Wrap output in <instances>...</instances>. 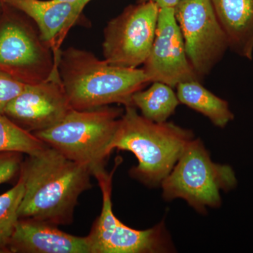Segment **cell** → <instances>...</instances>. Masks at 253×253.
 I'll use <instances>...</instances> for the list:
<instances>
[{"instance_id": "obj_15", "label": "cell", "mask_w": 253, "mask_h": 253, "mask_svg": "<svg viewBox=\"0 0 253 253\" xmlns=\"http://www.w3.org/2000/svg\"><path fill=\"white\" fill-rule=\"evenodd\" d=\"M176 87L180 104L201 113L218 127H225L234 120L229 103L204 87L201 82H184Z\"/></svg>"}, {"instance_id": "obj_19", "label": "cell", "mask_w": 253, "mask_h": 253, "mask_svg": "<svg viewBox=\"0 0 253 253\" xmlns=\"http://www.w3.org/2000/svg\"><path fill=\"white\" fill-rule=\"evenodd\" d=\"M26 85L0 71V114H4L7 105L23 90Z\"/></svg>"}, {"instance_id": "obj_23", "label": "cell", "mask_w": 253, "mask_h": 253, "mask_svg": "<svg viewBox=\"0 0 253 253\" xmlns=\"http://www.w3.org/2000/svg\"><path fill=\"white\" fill-rule=\"evenodd\" d=\"M54 1H63V2H76L79 0H53Z\"/></svg>"}, {"instance_id": "obj_5", "label": "cell", "mask_w": 253, "mask_h": 253, "mask_svg": "<svg viewBox=\"0 0 253 253\" xmlns=\"http://www.w3.org/2000/svg\"><path fill=\"white\" fill-rule=\"evenodd\" d=\"M237 184L233 168L213 162L201 139L194 138L161 186L166 201L184 200L196 212L205 214L207 208L220 207L221 191L235 189Z\"/></svg>"}, {"instance_id": "obj_18", "label": "cell", "mask_w": 253, "mask_h": 253, "mask_svg": "<svg viewBox=\"0 0 253 253\" xmlns=\"http://www.w3.org/2000/svg\"><path fill=\"white\" fill-rule=\"evenodd\" d=\"M24 194V184L21 178L17 184L0 195V253H9V244L17 224L18 209Z\"/></svg>"}, {"instance_id": "obj_14", "label": "cell", "mask_w": 253, "mask_h": 253, "mask_svg": "<svg viewBox=\"0 0 253 253\" xmlns=\"http://www.w3.org/2000/svg\"><path fill=\"white\" fill-rule=\"evenodd\" d=\"M229 48L246 59L253 57V0H211Z\"/></svg>"}, {"instance_id": "obj_22", "label": "cell", "mask_w": 253, "mask_h": 253, "mask_svg": "<svg viewBox=\"0 0 253 253\" xmlns=\"http://www.w3.org/2000/svg\"><path fill=\"white\" fill-rule=\"evenodd\" d=\"M5 4L3 0H0V18L2 15L3 11H4Z\"/></svg>"}, {"instance_id": "obj_16", "label": "cell", "mask_w": 253, "mask_h": 253, "mask_svg": "<svg viewBox=\"0 0 253 253\" xmlns=\"http://www.w3.org/2000/svg\"><path fill=\"white\" fill-rule=\"evenodd\" d=\"M180 104L172 87L160 82H154L146 90L136 91L132 96V104L141 115L153 122H167Z\"/></svg>"}, {"instance_id": "obj_21", "label": "cell", "mask_w": 253, "mask_h": 253, "mask_svg": "<svg viewBox=\"0 0 253 253\" xmlns=\"http://www.w3.org/2000/svg\"><path fill=\"white\" fill-rule=\"evenodd\" d=\"M180 0H137L136 3L146 2V1H153L156 3L160 8L173 7L176 6Z\"/></svg>"}, {"instance_id": "obj_2", "label": "cell", "mask_w": 253, "mask_h": 253, "mask_svg": "<svg viewBox=\"0 0 253 253\" xmlns=\"http://www.w3.org/2000/svg\"><path fill=\"white\" fill-rule=\"evenodd\" d=\"M60 79L72 109L83 111L132 104V96L151 83L144 71L100 60L90 51L71 47L56 56Z\"/></svg>"}, {"instance_id": "obj_8", "label": "cell", "mask_w": 253, "mask_h": 253, "mask_svg": "<svg viewBox=\"0 0 253 253\" xmlns=\"http://www.w3.org/2000/svg\"><path fill=\"white\" fill-rule=\"evenodd\" d=\"M159 10L153 1L136 3L111 19L104 30L105 61L126 68L144 64L154 44Z\"/></svg>"}, {"instance_id": "obj_6", "label": "cell", "mask_w": 253, "mask_h": 253, "mask_svg": "<svg viewBox=\"0 0 253 253\" xmlns=\"http://www.w3.org/2000/svg\"><path fill=\"white\" fill-rule=\"evenodd\" d=\"M28 18L5 4L0 18V71L23 84H34L53 76L57 60Z\"/></svg>"}, {"instance_id": "obj_1", "label": "cell", "mask_w": 253, "mask_h": 253, "mask_svg": "<svg viewBox=\"0 0 253 253\" xmlns=\"http://www.w3.org/2000/svg\"><path fill=\"white\" fill-rule=\"evenodd\" d=\"M91 175L87 166L49 146L28 156L20 171L24 194L18 217L57 226L71 224L80 196L91 188Z\"/></svg>"}, {"instance_id": "obj_20", "label": "cell", "mask_w": 253, "mask_h": 253, "mask_svg": "<svg viewBox=\"0 0 253 253\" xmlns=\"http://www.w3.org/2000/svg\"><path fill=\"white\" fill-rule=\"evenodd\" d=\"M23 154L0 152V184L8 182L21 171Z\"/></svg>"}, {"instance_id": "obj_9", "label": "cell", "mask_w": 253, "mask_h": 253, "mask_svg": "<svg viewBox=\"0 0 253 253\" xmlns=\"http://www.w3.org/2000/svg\"><path fill=\"white\" fill-rule=\"evenodd\" d=\"M174 9L188 59L203 80L229 48L225 32L211 0H180Z\"/></svg>"}, {"instance_id": "obj_3", "label": "cell", "mask_w": 253, "mask_h": 253, "mask_svg": "<svg viewBox=\"0 0 253 253\" xmlns=\"http://www.w3.org/2000/svg\"><path fill=\"white\" fill-rule=\"evenodd\" d=\"M194 138L192 131L174 123L146 119L131 105L125 106L111 149L132 153L138 165L129 174L144 185L156 188L161 185Z\"/></svg>"}, {"instance_id": "obj_13", "label": "cell", "mask_w": 253, "mask_h": 253, "mask_svg": "<svg viewBox=\"0 0 253 253\" xmlns=\"http://www.w3.org/2000/svg\"><path fill=\"white\" fill-rule=\"evenodd\" d=\"M9 249L14 253H91L87 236H73L56 224L31 218H19Z\"/></svg>"}, {"instance_id": "obj_12", "label": "cell", "mask_w": 253, "mask_h": 253, "mask_svg": "<svg viewBox=\"0 0 253 253\" xmlns=\"http://www.w3.org/2000/svg\"><path fill=\"white\" fill-rule=\"evenodd\" d=\"M91 0L63 2L53 0H3L5 4L26 14L36 23L42 38L49 43L55 56L68 31L77 23Z\"/></svg>"}, {"instance_id": "obj_17", "label": "cell", "mask_w": 253, "mask_h": 253, "mask_svg": "<svg viewBox=\"0 0 253 253\" xmlns=\"http://www.w3.org/2000/svg\"><path fill=\"white\" fill-rule=\"evenodd\" d=\"M48 145L0 114V152H18L28 156L41 152Z\"/></svg>"}, {"instance_id": "obj_4", "label": "cell", "mask_w": 253, "mask_h": 253, "mask_svg": "<svg viewBox=\"0 0 253 253\" xmlns=\"http://www.w3.org/2000/svg\"><path fill=\"white\" fill-rule=\"evenodd\" d=\"M123 112L109 106L83 111L73 109L54 126L33 134L66 158L87 166L96 179L107 172L105 166Z\"/></svg>"}, {"instance_id": "obj_11", "label": "cell", "mask_w": 253, "mask_h": 253, "mask_svg": "<svg viewBox=\"0 0 253 253\" xmlns=\"http://www.w3.org/2000/svg\"><path fill=\"white\" fill-rule=\"evenodd\" d=\"M72 109L57 70L45 81L26 84L7 105L4 115L24 130L34 133L54 126Z\"/></svg>"}, {"instance_id": "obj_7", "label": "cell", "mask_w": 253, "mask_h": 253, "mask_svg": "<svg viewBox=\"0 0 253 253\" xmlns=\"http://www.w3.org/2000/svg\"><path fill=\"white\" fill-rule=\"evenodd\" d=\"M118 163L116 165V168ZM97 178L102 193L101 214L95 220L87 239L91 253H166L174 251L164 221L146 230H137L123 224L113 211V173Z\"/></svg>"}, {"instance_id": "obj_10", "label": "cell", "mask_w": 253, "mask_h": 253, "mask_svg": "<svg viewBox=\"0 0 253 253\" xmlns=\"http://www.w3.org/2000/svg\"><path fill=\"white\" fill-rule=\"evenodd\" d=\"M143 65L151 83L174 88L184 82L202 81L188 59L174 8H160L154 44Z\"/></svg>"}]
</instances>
